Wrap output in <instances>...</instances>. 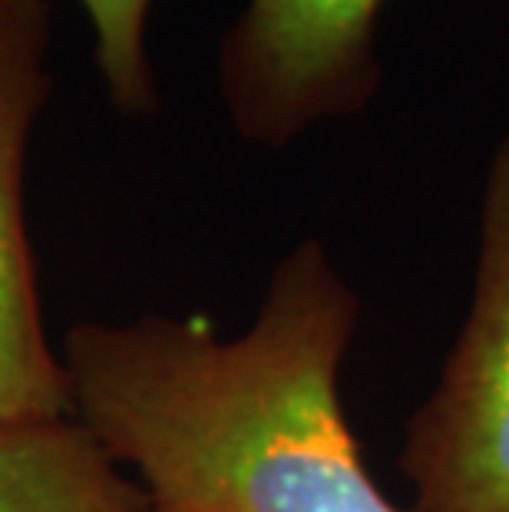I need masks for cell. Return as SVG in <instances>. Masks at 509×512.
<instances>
[{"mask_svg":"<svg viewBox=\"0 0 509 512\" xmlns=\"http://www.w3.org/2000/svg\"><path fill=\"white\" fill-rule=\"evenodd\" d=\"M357 321L361 294L305 238L235 337L172 314L73 324L60 347L70 417L149 512H407L344 417Z\"/></svg>","mask_w":509,"mask_h":512,"instance_id":"6da1fadb","label":"cell"},{"mask_svg":"<svg viewBox=\"0 0 509 512\" xmlns=\"http://www.w3.org/2000/svg\"><path fill=\"white\" fill-rule=\"evenodd\" d=\"M397 470L407 512H509V126L480 192L467 318L410 413Z\"/></svg>","mask_w":509,"mask_h":512,"instance_id":"7a4b0ae2","label":"cell"},{"mask_svg":"<svg viewBox=\"0 0 509 512\" xmlns=\"http://www.w3.org/2000/svg\"><path fill=\"white\" fill-rule=\"evenodd\" d=\"M387 0H245L215 73L235 136L288 149L321 123L367 113L384 86L377 30Z\"/></svg>","mask_w":509,"mask_h":512,"instance_id":"3957f363","label":"cell"},{"mask_svg":"<svg viewBox=\"0 0 509 512\" xmlns=\"http://www.w3.org/2000/svg\"><path fill=\"white\" fill-rule=\"evenodd\" d=\"M50 0H0V423L67 417V380L40 314L27 232V152L53 93Z\"/></svg>","mask_w":509,"mask_h":512,"instance_id":"277c9868","label":"cell"},{"mask_svg":"<svg viewBox=\"0 0 509 512\" xmlns=\"http://www.w3.org/2000/svg\"><path fill=\"white\" fill-rule=\"evenodd\" d=\"M0 512H149V506L67 413L0 423Z\"/></svg>","mask_w":509,"mask_h":512,"instance_id":"5b68a950","label":"cell"},{"mask_svg":"<svg viewBox=\"0 0 509 512\" xmlns=\"http://www.w3.org/2000/svg\"><path fill=\"white\" fill-rule=\"evenodd\" d=\"M93 27V57L110 106L126 119L162 110L159 83L146 50L153 0H80Z\"/></svg>","mask_w":509,"mask_h":512,"instance_id":"8992f818","label":"cell"}]
</instances>
